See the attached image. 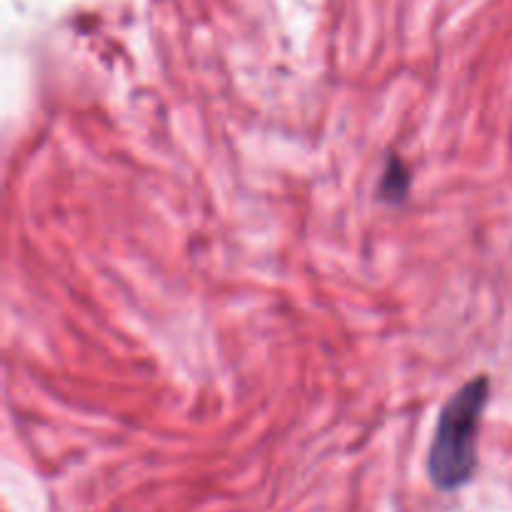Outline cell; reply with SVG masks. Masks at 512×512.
<instances>
[{
	"mask_svg": "<svg viewBox=\"0 0 512 512\" xmlns=\"http://www.w3.org/2000/svg\"><path fill=\"white\" fill-rule=\"evenodd\" d=\"M410 190V170L400 158H390L385 163L383 178H380V200L385 203H400Z\"/></svg>",
	"mask_w": 512,
	"mask_h": 512,
	"instance_id": "cell-2",
	"label": "cell"
},
{
	"mask_svg": "<svg viewBox=\"0 0 512 512\" xmlns=\"http://www.w3.org/2000/svg\"><path fill=\"white\" fill-rule=\"evenodd\" d=\"M490 398V380L475 375L455 390L440 410L433 443L428 453V475L438 490H458L473 478L478 468V435L485 405Z\"/></svg>",
	"mask_w": 512,
	"mask_h": 512,
	"instance_id": "cell-1",
	"label": "cell"
}]
</instances>
